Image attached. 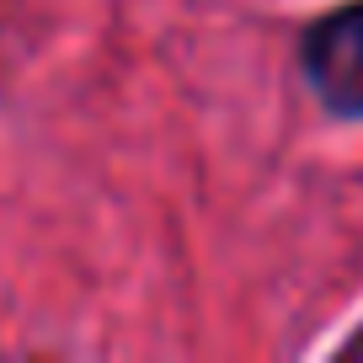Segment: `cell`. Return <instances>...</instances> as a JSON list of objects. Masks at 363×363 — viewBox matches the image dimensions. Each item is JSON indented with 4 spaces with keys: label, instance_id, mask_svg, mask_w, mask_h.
I'll list each match as a JSON object with an SVG mask.
<instances>
[{
    "label": "cell",
    "instance_id": "1",
    "mask_svg": "<svg viewBox=\"0 0 363 363\" xmlns=\"http://www.w3.org/2000/svg\"><path fill=\"white\" fill-rule=\"evenodd\" d=\"M299 69L320 107L342 118H363V0H347L299 38Z\"/></svg>",
    "mask_w": 363,
    "mask_h": 363
}]
</instances>
